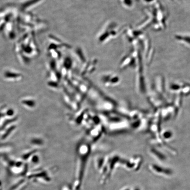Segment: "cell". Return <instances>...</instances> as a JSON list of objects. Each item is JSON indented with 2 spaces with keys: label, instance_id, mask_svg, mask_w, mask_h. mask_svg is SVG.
Wrapping results in <instances>:
<instances>
[{
  "label": "cell",
  "instance_id": "cell-1",
  "mask_svg": "<svg viewBox=\"0 0 190 190\" xmlns=\"http://www.w3.org/2000/svg\"><path fill=\"white\" fill-rule=\"evenodd\" d=\"M151 169L152 172L159 176L168 177L172 176L173 174L172 171L170 169L159 167V166H157L156 165H151Z\"/></svg>",
  "mask_w": 190,
  "mask_h": 190
}]
</instances>
